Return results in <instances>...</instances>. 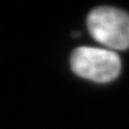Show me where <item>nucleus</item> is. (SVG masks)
<instances>
[{
  "label": "nucleus",
  "instance_id": "obj_1",
  "mask_svg": "<svg viewBox=\"0 0 129 129\" xmlns=\"http://www.w3.org/2000/svg\"><path fill=\"white\" fill-rule=\"evenodd\" d=\"M87 27L91 35L108 50L129 48V15L112 7H99L89 13Z\"/></svg>",
  "mask_w": 129,
  "mask_h": 129
},
{
  "label": "nucleus",
  "instance_id": "obj_2",
  "mask_svg": "<svg viewBox=\"0 0 129 129\" xmlns=\"http://www.w3.org/2000/svg\"><path fill=\"white\" fill-rule=\"evenodd\" d=\"M70 66L76 75L96 83L111 82L121 70V61L116 52L92 47L77 48L71 53Z\"/></svg>",
  "mask_w": 129,
  "mask_h": 129
}]
</instances>
